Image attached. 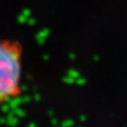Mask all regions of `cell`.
Segmentation results:
<instances>
[{"label": "cell", "mask_w": 127, "mask_h": 127, "mask_svg": "<svg viewBox=\"0 0 127 127\" xmlns=\"http://www.w3.org/2000/svg\"><path fill=\"white\" fill-rule=\"evenodd\" d=\"M22 50L17 42L0 38V104L20 92Z\"/></svg>", "instance_id": "1"}]
</instances>
